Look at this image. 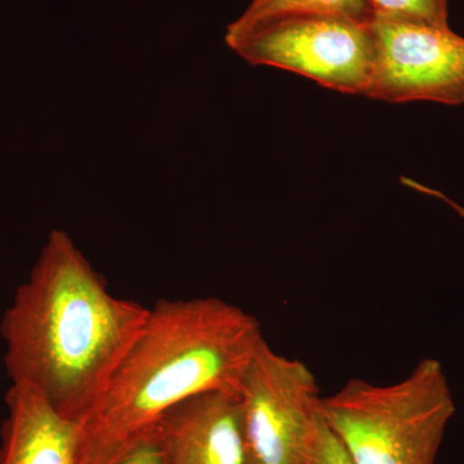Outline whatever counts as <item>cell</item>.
I'll list each match as a JSON object with an SVG mask.
<instances>
[{
	"instance_id": "obj_1",
	"label": "cell",
	"mask_w": 464,
	"mask_h": 464,
	"mask_svg": "<svg viewBox=\"0 0 464 464\" xmlns=\"http://www.w3.org/2000/svg\"><path fill=\"white\" fill-rule=\"evenodd\" d=\"M149 308L115 297L72 237L53 230L0 325L12 383L81 423L132 346Z\"/></svg>"
},
{
	"instance_id": "obj_2",
	"label": "cell",
	"mask_w": 464,
	"mask_h": 464,
	"mask_svg": "<svg viewBox=\"0 0 464 464\" xmlns=\"http://www.w3.org/2000/svg\"><path fill=\"white\" fill-rule=\"evenodd\" d=\"M265 342L258 320L222 299H160L81 422L79 464L114 463L185 400L237 393Z\"/></svg>"
},
{
	"instance_id": "obj_3",
	"label": "cell",
	"mask_w": 464,
	"mask_h": 464,
	"mask_svg": "<svg viewBox=\"0 0 464 464\" xmlns=\"http://www.w3.org/2000/svg\"><path fill=\"white\" fill-rule=\"evenodd\" d=\"M320 413L353 464H435L456 404L441 362L424 359L396 383L353 378Z\"/></svg>"
},
{
	"instance_id": "obj_4",
	"label": "cell",
	"mask_w": 464,
	"mask_h": 464,
	"mask_svg": "<svg viewBox=\"0 0 464 464\" xmlns=\"http://www.w3.org/2000/svg\"><path fill=\"white\" fill-rule=\"evenodd\" d=\"M227 45L250 65L288 70L341 93L366 96L373 79L372 23L337 14H284Z\"/></svg>"
},
{
	"instance_id": "obj_5",
	"label": "cell",
	"mask_w": 464,
	"mask_h": 464,
	"mask_svg": "<svg viewBox=\"0 0 464 464\" xmlns=\"http://www.w3.org/2000/svg\"><path fill=\"white\" fill-rule=\"evenodd\" d=\"M237 396L246 464H308L322 396L304 362L275 353L266 341Z\"/></svg>"
},
{
	"instance_id": "obj_6",
	"label": "cell",
	"mask_w": 464,
	"mask_h": 464,
	"mask_svg": "<svg viewBox=\"0 0 464 464\" xmlns=\"http://www.w3.org/2000/svg\"><path fill=\"white\" fill-rule=\"evenodd\" d=\"M375 66L366 97L464 103V38L450 27L373 17Z\"/></svg>"
},
{
	"instance_id": "obj_7",
	"label": "cell",
	"mask_w": 464,
	"mask_h": 464,
	"mask_svg": "<svg viewBox=\"0 0 464 464\" xmlns=\"http://www.w3.org/2000/svg\"><path fill=\"white\" fill-rule=\"evenodd\" d=\"M167 464H246L237 393L185 400L158 422Z\"/></svg>"
},
{
	"instance_id": "obj_8",
	"label": "cell",
	"mask_w": 464,
	"mask_h": 464,
	"mask_svg": "<svg viewBox=\"0 0 464 464\" xmlns=\"http://www.w3.org/2000/svg\"><path fill=\"white\" fill-rule=\"evenodd\" d=\"M5 405L0 464H79L81 423L24 383H11Z\"/></svg>"
},
{
	"instance_id": "obj_9",
	"label": "cell",
	"mask_w": 464,
	"mask_h": 464,
	"mask_svg": "<svg viewBox=\"0 0 464 464\" xmlns=\"http://www.w3.org/2000/svg\"><path fill=\"white\" fill-rule=\"evenodd\" d=\"M293 14H337L362 23L373 21L368 0H252L243 14L227 26L226 43L230 44L265 21Z\"/></svg>"
},
{
	"instance_id": "obj_10",
	"label": "cell",
	"mask_w": 464,
	"mask_h": 464,
	"mask_svg": "<svg viewBox=\"0 0 464 464\" xmlns=\"http://www.w3.org/2000/svg\"><path fill=\"white\" fill-rule=\"evenodd\" d=\"M373 17L449 27L448 0H368Z\"/></svg>"
},
{
	"instance_id": "obj_11",
	"label": "cell",
	"mask_w": 464,
	"mask_h": 464,
	"mask_svg": "<svg viewBox=\"0 0 464 464\" xmlns=\"http://www.w3.org/2000/svg\"><path fill=\"white\" fill-rule=\"evenodd\" d=\"M308 464H353L346 449L324 420L322 413L314 431Z\"/></svg>"
},
{
	"instance_id": "obj_12",
	"label": "cell",
	"mask_w": 464,
	"mask_h": 464,
	"mask_svg": "<svg viewBox=\"0 0 464 464\" xmlns=\"http://www.w3.org/2000/svg\"><path fill=\"white\" fill-rule=\"evenodd\" d=\"M112 464H167L163 440L158 423L143 432Z\"/></svg>"
},
{
	"instance_id": "obj_13",
	"label": "cell",
	"mask_w": 464,
	"mask_h": 464,
	"mask_svg": "<svg viewBox=\"0 0 464 464\" xmlns=\"http://www.w3.org/2000/svg\"><path fill=\"white\" fill-rule=\"evenodd\" d=\"M417 188V190L427 192V194L433 195V197L440 198L442 201H445V203H448L449 206L453 208L454 210H457L458 213H459V216L464 218V208L458 206L457 203H454L453 200L449 199L448 197H445L444 194H441V192L432 190V188H426V186L420 185V183H414L413 188Z\"/></svg>"
}]
</instances>
